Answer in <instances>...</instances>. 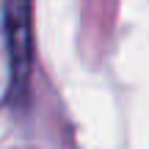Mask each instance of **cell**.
I'll list each match as a JSON object with an SVG mask.
<instances>
[{"label":"cell","instance_id":"6da1fadb","mask_svg":"<svg viewBox=\"0 0 149 149\" xmlns=\"http://www.w3.org/2000/svg\"><path fill=\"white\" fill-rule=\"evenodd\" d=\"M3 39L11 72V91L22 97L33 69V0L3 3Z\"/></svg>","mask_w":149,"mask_h":149}]
</instances>
